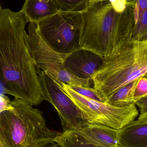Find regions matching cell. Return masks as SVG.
<instances>
[{
  "mask_svg": "<svg viewBox=\"0 0 147 147\" xmlns=\"http://www.w3.org/2000/svg\"><path fill=\"white\" fill-rule=\"evenodd\" d=\"M28 22L20 11L0 9V84L4 94L38 106L46 98L28 45Z\"/></svg>",
  "mask_w": 147,
  "mask_h": 147,
  "instance_id": "cell-1",
  "label": "cell"
},
{
  "mask_svg": "<svg viewBox=\"0 0 147 147\" xmlns=\"http://www.w3.org/2000/svg\"><path fill=\"white\" fill-rule=\"evenodd\" d=\"M136 0L93 1L83 13L81 49L103 57L130 40L135 24Z\"/></svg>",
  "mask_w": 147,
  "mask_h": 147,
  "instance_id": "cell-2",
  "label": "cell"
},
{
  "mask_svg": "<svg viewBox=\"0 0 147 147\" xmlns=\"http://www.w3.org/2000/svg\"><path fill=\"white\" fill-rule=\"evenodd\" d=\"M147 40L126 41L103 57L93 75V88L106 99L123 86L147 77Z\"/></svg>",
  "mask_w": 147,
  "mask_h": 147,
  "instance_id": "cell-3",
  "label": "cell"
},
{
  "mask_svg": "<svg viewBox=\"0 0 147 147\" xmlns=\"http://www.w3.org/2000/svg\"><path fill=\"white\" fill-rule=\"evenodd\" d=\"M13 109L0 113V145L4 147H42L61 133L47 127L42 112L14 98Z\"/></svg>",
  "mask_w": 147,
  "mask_h": 147,
  "instance_id": "cell-4",
  "label": "cell"
},
{
  "mask_svg": "<svg viewBox=\"0 0 147 147\" xmlns=\"http://www.w3.org/2000/svg\"><path fill=\"white\" fill-rule=\"evenodd\" d=\"M54 82L79 109L89 124L119 130L135 120L139 115V111L134 104L123 106L110 105L84 96L64 83Z\"/></svg>",
  "mask_w": 147,
  "mask_h": 147,
  "instance_id": "cell-5",
  "label": "cell"
},
{
  "mask_svg": "<svg viewBox=\"0 0 147 147\" xmlns=\"http://www.w3.org/2000/svg\"><path fill=\"white\" fill-rule=\"evenodd\" d=\"M82 21L83 13L59 11L35 24L41 38L53 51L67 54L81 49Z\"/></svg>",
  "mask_w": 147,
  "mask_h": 147,
  "instance_id": "cell-6",
  "label": "cell"
},
{
  "mask_svg": "<svg viewBox=\"0 0 147 147\" xmlns=\"http://www.w3.org/2000/svg\"><path fill=\"white\" fill-rule=\"evenodd\" d=\"M28 31V45L37 69H41L54 82L90 87L91 80L79 78L66 71L64 62L68 54H60L53 51L40 35L35 23L29 22Z\"/></svg>",
  "mask_w": 147,
  "mask_h": 147,
  "instance_id": "cell-7",
  "label": "cell"
},
{
  "mask_svg": "<svg viewBox=\"0 0 147 147\" xmlns=\"http://www.w3.org/2000/svg\"><path fill=\"white\" fill-rule=\"evenodd\" d=\"M39 81L46 101L57 111L63 132L78 130L88 123L79 109L44 71H38Z\"/></svg>",
  "mask_w": 147,
  "mask_h": 147,
  "instance_id": "cell-8",
  "label": "cell"
},
{
  "mask_svg": "<svg viewBox=\"0 0 147 147\" xmlns=\"http://www.w3.org/2000/svg\"><path fill=\"white\" fill-rule=\"evenodd\" d=\"M103 57L93 52L79 49L68 54L64 66L70 74L84 79L91 80L102 65Z\"/></svg>",
  "mask_w": 147,
  "mask_h": 147,
  "instance_id": "cell-9",
  "label": "cell"
},
{
  "mask_svg": "<svg viewBox=\"0 0 147 147\" xmlns=\"http://www.w3.org/2000/svg\"><path fill=\"white\" fill-rule=\"evenodd\" d=\"M118 147H147V113L118 130Z\"/></svg>",
  "mask_w": 147,
  "mask_h": 147,
  "instance_id": "cell-10",
  "label": "cell"
},
{
  "mask_svg": "<svg viewBox=\"0 0 147 147\" xmlns=\"http://www.w3.org/2000/svg\"><path fill=\"white\" fill-rule=\"evenodd\" d=\"M86 143L99 147H118V130L102 125L87 123L76 130Z\"/></svg>",
  "mask_w": 147,
  "mask_h": 147,
  "instance_id": "cell-11",
  "label": "cell"
},
{
  "mask_svg": "<svg viewBox=\"0 0 147 147\" xmlns=\"http://www.w3.org/2000/svg\"><path fill=\"white\" fill-rule=\"evenodd\" d=\"M20 11L28 22L35 23L59 12L54 0H25Z\"/></svg>",
  "mask_w": 147,
  "mask_h": 147,
  "instance_id": "cell-12",
  "label": "cell"
},
{
  "mask_svg": "<svg viewBox=\"0 0 147 147\" xmlns=\"http://www.w3.org/2000/svg\"><path fill=\"white\" fill-rule=\"evenodd\" d=\"M139 79L123 86L105 99V102L111 105L123 106L135 104V91Z\"/></svg>",
  "mask_w": 147,
  "mask_h": 147,
  "instance_id": "cell-13",
  "label": "cell"
},
{
  "mask_svg": "<svg viewBox=\"0 0 147 147\" xmlns=\"http://www.w3.org/2000/svg\"><path fill=\"white\" fill-rule=\"evenodd\" d=\"M60 147H99L86 143L80 134L76 130L61 133L54 140Z\"/></svg>",
  "mask_w": 147,
  "mask_h": 147,
  "instance_id": "cell-14",
  "label": "cell"
},
{
  "mask_svg": "<svg viewBox=\"0 0 147 147\" xmlns=\"http://www.w3.org/2000/svg\"><path fill=\"white\" fill-rule=\"evenodd\" d=\"M93 0H54L59 11L83 13Z\"/></svg>",
  "mask_w": 147,
  "mask_h": 147,
  "instance_id": "cell-15",
  "label": "cell"
},
{
  "mask_svg": "<svg viewBox=\"0 0 147 147\" xmlns=\"http://www.w3.org/2000/svg\"><path fill=\"white\" fill-rule=\"evenodd\" d=\"M131 41L147 40V10L135 23L131 34Z\"/></svg>",
  "mask_w": 147,
  "mask_h": 147,
  "instance_id": "cell-16",
  "label": "cell"
},
{
  "mask_svg": "<svg viewBox=\"0 0 147 147\" xmlns=\"http://www.w3.org/2000/svg\"><path fill=\"white\" fill-rule=\"evenodd\" d=\"M68 86L70 87L71 89L84 96L99 102H105V100L103 96L94 88H91L90 87H84L74 85H68Z\"/></svg>",
  "mask_w": 147,
  "mask_h": 147,
  "instance_id": "cell-17",
  "label": "cell"
},
{
  "mask_svg": "<svg viewBox=\"0 0 147 147\" xmlns=\"http://www.w3.org/2000/svg\"><path fill=\"white\" fill-rule=\"evenodd\" d=\"M146 96H147V77H141L138 80L135 91V102L140 98Z\"/></svg>",
  "mask_w": 147,
  "mask_h": 147,
  "instance_id": "cell-18",
  "label": "cell"
},
{
  "mask_svg": "<svg viewBox=\"0 0 147 147\" xmlns=\"http://www.w3.org/2000/svg\"><path fill=\"white\" fill-rule=\"evenodd\" d=\"M147 10V0H136L135 9V23L140 19L144 12Z\"/></svg>",
  "mask_w": 147,
  "mask_h": 147,
  "instance_id": "cell-19",
  "label": "cell"
},
{
  "mask_svg": "<svg viewBox=\"0 0 147 147\" xmlns=\"http://www.w3.org/2000/svg\"><path fill=\"white\" fill-rule=\"evenodd\" d=\"M11 100L3 93L0 94V113L5 111L13 109Z\"/></svg>",
  "mask_w": 147,
  "mask_h": 147,
  "instance_id": "cell-20",
  "label": "cell"
},
{
  "mask_svg": "<svg viewBox=\"0 0 147 147\" xmlns=\"http://www.w3.org/2000/svg\"><path fill=\"white\" fill-rule=\"evenodd\" d=\"M135 104L139 107L140 114L147 113V96L140 98L135 102Z\"/></svg>",
  "mask_w": 147,
  "mask_h": 147,
  "instance_id": "cell-21",
  "label": "cell"
},
{
  "mask_svg": "<svg viewBox=\"0 0 147 147\" xmlns=\"http://www.w3.org/2000/svg\"><path fill=\"white\" fill-rule=\"evenodd\" d=\"M42 147H60V146H59L55 142H52V143H48Z\"/></svg>",
  "mask_w": 147,
  "mask_h": 147,
  "instance_id": "cell-22",
  "label": "cell"
},
{
  "mask_svg": "<svg viewBox=\"0 0 147 147\" xmlns=\"http://www.w3.org/2000/svg\"><path fill=\"white\" fill-rule=\"evenodd\" d=\"M1 93H3L4 94V90H3V87L0 84V94Z\"/></svg>",
  "mask_w": 147,
  "mask_h": 147,
  "instance_id": "cell-23",
  "label": "cell"
},
{
  "mask_svg": "<svg viewBox=\"0 0 147 147\" xmlns=\"http://www.w3.org/2000/svg\"><path fill=\"white\" fill-rule=\"evenodd\" d=\"M0 147H4L3 146H2V145H0Z\"/></svg>",
  "mask_w": 147,
  "mask_h": 147,
  "instance_id": "cell-24",
  "label": "cell"
},
{
  "mask_svg": "<svg viewBox=\"0 0 147 147\" xmlns=\"http://www.w3.org/2000/svg\"><path fill=\"white\" fill-rule=\"evenodd\" d=\"M1 9V6H0V9Z\"/></svg>",
  "mask_w": 147,
  "mask_h": 147,
  "instance_id": "cell-25",
  "label": "cell"
},
{
  "mask_svg": "<svg viewBox=\"0 0 147 147\" xmlns=\"http://www.w3.org/2000/svg\"><path fill=\"white\" fill-rule=\"evenodd\" d=\"M93 1H97V0H93Z\"/></svg>",
  "mask_w": 147,
  "mask_h": 147,
  "instance_id": "cell-26",
  "label": "cell"
}]
</instances>
